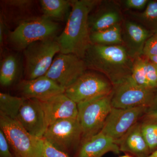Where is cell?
Segmentation results:
<instances>
[{
	"label": "cell",
	"instance_id": "cell-1",
	"mask_svg": "<svg viewBox=\"0 0 157 157\" xmlns=\"http://www.w3.org/2000/svg\"><path fill=\"white\" fill-rule=\"evenodd\" d=\"M101 1L73 0L64 29L56 40L60 53L73 54L84 59L92 44L89 17Z\"/></svg>",
	"mask_w": 157,
	"mask_h": 157
},
{
	"label": "cell",
	"instance_id": "cell-2",
	"mask_svg": "<svg viewBox=\"0 0 157 157\" xmlns=\"http://www.w3.org/2000/svg\"><path fill=\"white\" fill-rule=\"evenodd\" d=\"M83 60L87 70L101 73L113 86L130 78L134 59L122 45L92 44Z\"/></svg>",
	"mask_w": 157,
	"mask_h": 157
},
{
	"label": "cell",
	"instance_id": "cell-3",
	"mask_svg": "<svg viewBox=\"0 0 157 157\" xmlns=\"http://www.w3.org/2000/svg\"><path fill=\"white\" fill-rule=\"evenodd\" d=\"M59 28L57 23L44 16L25 20L9 33L8 42L15 50L23 51L34 42L56 38Z\"/></svg>",
	"mask_w": 157,
	"mask_h": 157
},
{
	"label": "cell",
	"instance_id": "cell-4",
	"mask_svg": "<svg viewBox=\"0 0 157 157\" xmlns=\"http://www.w3.org/2000/svg\"><path fill=\"white\" fill-rule=\"evenodd\" d=\"M0 129L8 140L14 157H41L43 140L30 134L16 119L0 115Z\"/></svg>",
	"mask_w": 157,
	"mask_h": 157
},
{
	"label": "cell",
	"instance_id": "cell-5",
	"mask_svg": "<svg viewBox=\"0 0 157 157\" xmlns=\"http://www.w3.org/2000/svg\"><path fill=\"white\" fill-rule=\"evenodd\" d=\"M56 38L38 41L23 50L25 79L45 76L56 55L60 53Z\"/></svg>",
	"mask_w": 157,
	"mask_h": 157
},
{
	"label": "cell",
	"instance_id": "cell-6",
	"mask_svg": "<svg viewBox=\"0 0 157 157\" xmlns=\"http://www.w3.org/2000/svg\"><path fill=\"white\" fill-rule=\"evenodd\" d=\"M111 94L77 104V119L82 131V140L96 135L102 130L113 108Z\"/></svg>",
	"mask_w": 157,
	"mask_h": 157
},
{
	"label": "cell",
	"instance_id": "cell-7",
	"mask_svg": "<svg viewBox=\"0 0 157 157\" xmlns=\"http://www.w3.org/2000/svg\"><path fill=\"white\" fill-rule=\"evenodd\" d=\"M113 86L101 73L86 71L72 85L65 90L66 95L77 104L110 94Z\"/></svg>",
	"mask_w": 157,
	"mask_h": 157
},
{
	"label": "cell",
	"instance_id": "cell-8",
	"mask_svg": "<svg viewBox=\"0 0 157 157\" xmlns=\"http://www.w3.org/2000/svg\"><path fill=\"white\" fill-rule=\"evenodd\" d=\"M42 139L54 147L68 154L78 148L82 139L78 119L56 121L48 126Z\"/></svg>",
	"mask_w": 157,
	"mask_h": 157
},
{
	"label": "cell",
	"instance_id": "cell-9",
	"mask_svg": "<svg viewBox=\"0 0 157 157\" xmlns=\"http://www.w3.org/2000/svg\"><path fill=\"white\" fill-rule=\"evenodd\" d=\"M157 89L139 86L129 78L113 86L111 94L113 108L128 109L148 107L151 104Z\"/></svg>",
	"mask_w": 157,
	"mask_h": 157
},
{
	"label": "cell",
	"instance_id": "cell-10",
	"mask_svg": "<svg viewBox=\"0 0 157 157\" xmlns=\"http://www.w3.org/2000/svg\"><path fill=\"white\" fill-rule=\"evenodd\" d=\"M86 70L83 59L73 54L59 53L45 76L66 90Z\"/></svg>",
	"mask_w": 157,
	"mask_h": 157
},
{
	"label": "cell",
	"instance_id": "cell-11",
	"mask_svg": "<svg viewBox=\"0 0 157 157\" xmlns=\"http://www.w3.org/2000/svg\"><path fill=\"white\" fill-rule=\"evenodd\" d=\"M148 107L128 109L112 108L101 132L117 142L138 122L145 114Z\"/></svg>",
	"mask_w": 157,
	"mask_h": 157
},
{
	"label": "cell",
	"instance_id": "cell-12",
	"mask_svg": "<svg viewBox=\"0 0 157 157\" xmlns=\"http://www.w3.org/2000/svg\"><path fill=\"white\" fill-rule=\"evenodd\" d=\"M16 119L30 134L37 138H42L48 128L45 112L38 99L25 98Z\"/></svg>",
	"mask_w": 157,
	"mask_h": 157
},
{
	"label": "cell",
	"instance_id": "cell-13",
	"mask_svg": "<svg viewBox=\"0 0 157 157\" xmlns=\"http://www.w3.org/2000/svg\"><path fill=\"white\" fill-rule=\"evenodd\" d=\"M89 17L90 33L121 24L124 17L119 2L101 1Z\"/></svg>",
	"mask_w": 157,
	"mask_h": 157
},
{
	"label": "cell",
	"instance_id": "cell-14",
	"mask_svg": "<svg viewBox=\"0 0 157 157\" xmlns=\"http://www.w3.org/2000/svg\"><path fill=\"white\" fill-rule=\"evenodd\" d=\"M122 45L133 59L143 56L144 46L152 35L148 30L132 20L125 18L121 24Z\"/></svg>",
	"mask_w": 157,
	"mask_h": 157
},
{
	"label": "cell",
	"instance_id": "cell-15",
	"mask_svg": "<svg viewBox=\"0 0 157 157\" xmlns=\"http://www.w3.org/2000/svg\"><path fill=\"white\" fill-rule=\"evenodd\" d=\"M39 101L45 112L48 127L60 120L78 118L77 104L65 93Z\"/></svg>",
	"mask_w": 157,
	"mask_h": 157
},
{
	"label": "cell",
	"instance_id": "cell-16",
	"mask_svg": "<svg viewBox=\"0 0 157 157\" xmlns=\"http://www.w3.org/2000/svg\"><path fill=\"white\" fill-rule=\"evenodd\" d=\"M21 97L25 99L44 100L65 93V90L45 76L33 79H23L17 85Z\"/></svg>",
	"mask_w": 157,
	"mask_h": 157
},
{
	"label": "cell",
	"instance_id": "cell-17",
	"mask_svg": "<svg viewBox=\"0 0 157 157\" xmlns=\"http://www.w3.org/2000/svg\"><path fill=\"white\" fill-rule=\"evenodd\" d=\"M120 151L115 140L100 132L82 141L77 157H102L109 152L117 154Z\"/></svg>",
	"mask_w": 157,
	"mask_h": 157
},
{
	"label": "cell",
	"instance_id": "cell-18",
	"mask_svg": "<svg viewBox=\"0 0 157 157\" xmlns=\"http://www.w3.org/2000/svg\"><path fill=\"white\" fill-rule=\"evenodd\" d=\"M121 151L128 152L138 157L147 156L150 151L137 123L117 142Z\"/></svg>",
	"mask_w": 157,
	"mask_h": 157
},
{
	"label": "cell",
	"instance_id": "cell-19",
	"mask_svg": "<svg viewBox=\"0 0 157 157\" xmlns=\"http://www.w3.org/2000/svg\"><path fill=\"white\" fill-rule=\"evenodd\" d=\"M129 19L139 24L152 34L157 33V1H149L142 11H125Z\"/></svg>",
	"mask_w": 157,
	"mask_h": 157
},
{
	"label": "cell",
	"instance_id": "cell-20",
	"mask_svg": "<svg viewBox=\"0 0 157 157\" xmlns=\"http://www.w3.org/2000/svg\"><path fill=\"white\" fill-rule=\"evenodd\" d=\"M40 3L44 17L54 21L67 19L71 10L72 1L41 0Z\"/></svg>",
	"mask_w": 157,
	"mask_h": 157
},
{
	"label": "cell",
	"instance_id": "cell-21",
	"mask_svg": "<svg viewBox=\"0 0 157 157\" xmlns=\"http://www.w3.org/2000/svg\"><path fill=\"white\" fill-rule=\"evenodd\" d=\"M19 62L16 56L9 55L1 61L0 65V84L9 87L15 83L20 73Z\"/></svg>",
	"mask_w": 157,
	"mask_h": 157
},
{
	"label": "cell",
	"instance_id": "cell-22",
	"mask_svg": "<svg viewBox=\"0 0 157 157\" xmlns=\"http://www.w3.org/2000/svg\"><path fill=\"white\" fill-rule=\"evenodd\" d=\"M121 24L91 33L92 44L103 45H122Z\"/></svg>",
	"mask_w": 157,
	"mask_h": 157
},
{
	"label": "cell",
	"instance_id": "cell-23",
	"mask_svg": "<svg viewBox=\"0 0 157 157\" xmlns=\"http://www.w3.org/2000/svg\"><path fill=\"white\" fill-rule=\"evenodd\" d=\"M25 98L11 95L6 93H0V115L16 119L19 109Z\"/></svg>",
	"mask_w": 157,
	"mask_h": 157
},
{
	"label": "cell",
	"instance_id": "cell-24",
	"mask_svg": "<svg viewBox=\"0 0 157 157\" xmlns=\"http://www.w3.org/2000/svg\"><path fill=\"white\" fill-rule=\"evenodd\" d=\"M129 78L139 86L151 89L149 86L147 78L146 59L145 57H139L134 60L132 73Z\"/></svg>",
	"mask_w": 157,
	"mask_h": 157
},
{
	"label": "cell",
	"instance_id": "cell-25",
	"mask_svg": "<svg viewBox=\"0 0 157 157\" xmlns=\"http://www.w3.org/2000/svg\"><path fill=\"white\" fill-rule=\"evenodd\" d=\"M140 128L150 151L154 150L157 147V122L143 121Z\"/></svg>",
	"mask_w": 157,
	"mask_h": 157
},
{
	"label": "cell",
	"instance_id": "cell-26",
	"mask_svg": "<svg viewBox=\"0 0 157 157\" xmlns=\"http://www.w3.org/2000/svg\"><path fill=\"white\" fill-rule=\"evenodd\" d=\"M146 59L147 78L150 88L157 89V66Z\"/></svg>",
	"mask_w": 157,
	"mask_h": 157
},
{
	"label": "cell",
	"instance_id": "cell-27",
	"mask_svg": "<svg viewBox=\"0 0 157 157\" xmlns=\"http://www.w3.org/2000/svg\"><path fill=\"white\" fill-rule=\"evenodd\" d=\"M149 0H125L119 2L126 11H142L146 8Z\"/></svg>",
	"mask_w": 157,
	"mask_h": 157
},
{
	"label": "cell",
	"instance_id": "cell-28",
	"mask_svg": "<svg viewBox=\"0 0 157 157\" xmlns=\"http://www.w3.org/2000/svg\"><path fill=\"white\" fill-rule=\"evenodd\" d=\"M43 148L41 157H70L68 154L54 147L43 139Z\"/></svg>",
	"mask_w": 157,
	"mask_h": 157
},
{
	"label": "cell",
	"instance_id": "cell-29",
	"mask_svg": "<svg viewBox=\"0 0 157 157\" xmlns=\"http://www.w3.org/2000/svg\"><path fill=\"white\" fill-rule=\"evenodd\" d=\"M157 55V33L153 34L146 42L143 56L145 57Z\"/></svg>",
	"mask_w": 157,
	"mask_h": 157
},
{
	"label": "cell",
	"instance_id": "cell-30",
	"mask_svg": "<svg viewBox=\"0 0 157 157\" xmlns=\"http://www.w3.org/2000/svg\"><path fill=\"white\" fill-rule=\"evenodd\" d=\"M143 121L157 122V91L151 104L143 117Z\"/></svg>",
	"mask_w": 157,
	"mask_h": 157
},
{
	"label": "cell",
	"instance_id": "cell-31",
	"mask_svg": "<svg viewBox=\"0 0 157 157\" xmlns=\"http://www.w3.org/2000/svg\"><path fill=\"white\" fill-rule=\"evenodd\" d=\"M11 149L5 134L0 129V157H14Z\"/></svg>",
	"mask_w": 157,
	"mask_h": 157
},
{
	"label": "cell",
	"instance_id": "cell-32",
	"mask_svg": "<svg viewBox=\"0 0 157 157\" xmlns=\"http://www.w3.org/2000/svg\"><path fill=\"white\" fill-rule=\"evenodd\" d=\"M5 24H4V20L2 17L1 16V20H0V44L1 47L2 48L3 45L4 43V30H5Z\"/></svg>",
	"mask_w": 157,
	"mask_h": 157
},
{
	"label": "cell",
	"instance_id": "cell-33",
	"mask_svg": "<svg viewBox=\"0 0 157 157\" xmlns=\"http://www.w3.org/2000/svg\"><path fill=\"white\" fill-rule=\"evenodd\" d=\"M146 58H147L152 63H154L157 66V55L154 56H150Z\"/></svg>",
	"mask_w": 157,
	"mask_h": 157
},
{
	"label": "cell",
	"instance_id": "cell-34",
	"mask_svg": "<svg viewBox=\"0 0 157 157\" xmlns=\"http://www.w3.org/2000/svg\"><path fill=\"white\" fill-rule=\"evenodd\" d=\"M146 157H157V149L154 151L151 154L148 155Z\"/></svg>",
	"mask_w": 157,
	"mask_h": 157
},
{
	"label": "cell",
	"instance_id": "cell-35",
	"mask_svg": "<svg viewBox=\"0 0 157 157\" xmlns=\"http://www.w3.org/2000/svg\"><path fill=\"white\" fill-rule=\"evenodd\" d=\"M120 157H132L128 155H125L122 156H121Z\"/></svg>",
	"mask_w": 157,
	"mask_h": 157
}]
</instances>
